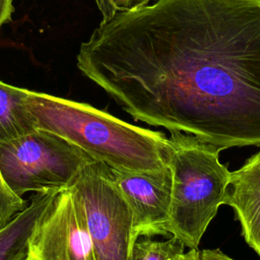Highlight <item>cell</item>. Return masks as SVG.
I'll return each mask as SVG.
<instances>
[{"label": "cell", "mask_w": 260, "mask_h": 260, "mask_svg": "<svg viewBox=\"0 0 260 260\" xmlns=\"http://www.w3.org/2000/svg\"><path fill=\"white\" fill-rule=\"evenodd\" d=\"M26 105L37 129L53 132L111 169L159 172L167 169L168 137L134 126L88 104L27 89Z\"/></svg>", "instance_id": "7a4b0ae2"}, {"label": "cell", "mask_w": 260, "mask_h": 260, "mask_svg": "<svg viewBox=\"0 0 260 260\" xmlns=\"http://www.w3.org/2000/svg\"><path fill=\"white\" fill-rule=\"evenodd\" d=\"M25 260H95L71 189L60 190L39 218Z\"/></svg>", "instance_id": "8992f818"}, {"label": "cell", "mask_w": 260, "mask_h": 260, "mask_svg": "<svg viewBox=\"0 0 260 260\" xmlns=\"http://www.w3.org/2000/svg\"><path fill=\"white\" fill-rule=\"evenodd\" d=\"M111 169V168H110ZM115 182L130 205L134 232L141 237L168 236L171 215L172 173L131 172L111 169Z\"/></svg>", "instance_id": "52a82bcc"}, {"label": "cell", "mask_w": 260, "mask_h": 260, "mask_svg": "<svg viewBox=\"0 0 260 260\" xmlns=\"http://www.w3.org/2000/svg\"><path fill=\"white\" fill-rule=\"evenodd\" d=\"M185 247L184 243L175 237L166 241L142 237L135 242L130 260H181Z\"/></svg>", "instance_id": "8fae6325"}, {"label": "cell", "mask_w": 260, "mask_h": 260, "mask_svg": "<svg viewBox=\"0 0 260 260\" xmlns=\"http://www.w3.org/2000/svg\"><path fill=\"white\" fill-rule=\"evenodd\" d=\"M103 19H108L114 14L124 10L135 9L140 6H144L150 2V0H93Z\"/></svg>", "instance_id": "4fadbf2b"}, {"label": "cell", "mask_w": 260, "mask_h": 260, "mask_svg": "<svg viewBox=\"0 0 260 260\" xmlns=\"http://www.w3.org/2000/svg\"><path fill=\"white\" fill-rule=\"evenodd\" d=\"M92 161L76 145L42 129L0 144V174L19 197L66 189Z\"/></svg>", "instance_id": "277c9868"}, {"label": "cell", "mask_w": 260, "mask_h": 260, "mask_svg": "<svg viewBox=\"0 0 260 260\" xmlns=\"http://www.w3.org/2000/svg\"><path fill=\"white\" fill-rule=\"evenodd\" d=\"M200 260H238L222 252L219 248L216 249H204L199 251Z\"/></svg>", "instance_id": "5bb4252c"}, {"label": "cell", "mask_w": 260, "mask_h": 260, "mask_svg": "<svg viewBox=\"0 0 260 260\" xmlns=\"http://www.w3.org/2000/svg\"><path fill=\"white\" fill-rule=\"evenodd\" d=\"M181 260H200L198 249H189V251L183 255Z\"/></svg>", "instance_id": "2e32d148"}, {"label": "cell", "mask_w": 260, "mask_h": 260, "mask_svg": "<svg viewBox=\"0 0 260 260\" xmlns=\"http://www.w3.org/2000/svg\"><path fill=\"white\" fill-rule=\"evenodd\" d=\"M79 71L135 120L260 147V0H155L102 20Z\"/></svg>", "instance_id": "6da1fadb"}, {"label": "cell", "mask_w": 260, "mask_h": 260, "mask_svg": "<svg viewBox=\"0 0 260 260\" xmlns=\"http://www.w3.org/2000/svg\"><path fill=\"white\" fill-rule=\"evenodd\" d=\"M27 89L0 80V144L37 129L26 105Z\"/></svg>", "instance_id": "30bf717a"}, {"label": "cell", "mask_w": 260, "mask_h": 260, "mask_svg": "<svg viewBox=\"0 0 260 260\" xmlns=\"http://www.w3.org/2000/svg\"><path fill=\"white\" fill-rule=\"evenodd\" d=\"M58 191L37 193L27 206L0 230V260H25L29 238Z\"/></svg>", "instance_id": "9c48e42d"}, {"label": "cell", "mask_w": 260, "mask_h": 260, "mask_svg": "<svg viewBox=\"0 0 260 260\" xmlns=\"http://www.w3.org/2000/svg\"><path fill=\"white\" fill-rule=\"evenodd\" d=\"M222 204L234 209L242 237L260 256V151L230 173Z\"/></svg>", "instance_id": "ba28073f"}, {"label": "cell", "mask_w": 260, "mask_h": 260, "mask_svg": "<svg viewBox=\"0 0 260 260\" xmlns=\"http://www.w3.org/2000/svg\"><path fill=\"white\" fill-rule=\"evenodd\" d=\"M223 150L184 132L168 137V166L172 173L168 235L197 249L222 204L230 171L219 161Z\"/></svg>", "instance_id": "3957f363"}, {"label": "cell", "mask_w": 260, "mask_h": 260, "mask_svg": "<svg viewBox=\"0 0 260 260\" xmlns=\"http://www.w3.org/2000/svg\"><path fill=\"white\" fill-rule=\"evenodd\" d=\"M13 11V0H0V28L3 24L11 21Z\"/></svg>", "instance_id": "9a60e30c"}, {"label": "cell", "mask_w": 260, "mask_h": 260, "mask_svg": "<svg viewBox=\"0 0 260 260\" xmlns=\"http://www.w3.org/2000/svg\"><path fill=\"white\" fill-rule=\"evenodd\" d=\"M80 209L95 260H130L137 237L129 203L110 167L85 166L69 186Z\"/></svg>", "instance_id": "5b68a950"}, {"label": "cell", "mask_w": 260, "mask_h": 260, "mask_svg": "<svg viewBox=\"0 0 260 260\" xmlns=\"http://www.w3.org/2000/svg\"><path fill=\"white\" fill-rule=\"evenodd\" d=\"M26 206V201L9 189L0 174V230Z\"/></svg>", "instance_id": "7c38bea8"}]
</instances>
